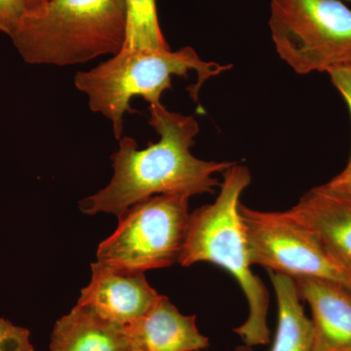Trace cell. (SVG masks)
<instances>
[{"instance_id": "19", "label": "cell", "mask_w": 351, "mask_h": 351, "mask_svg": "<svg viewBox=\"0 0 351 351\" xmlns=\"http://www.w3.org/2000/svg\"><path fill=\"white\" fill-rule=\"evenodd\" d=\"M23 1L27 9V13H32L40 10L48 0H23Z\"/></svg>"}, {"instance_id": "7", "label": "cell", "mask_w": 351, "mask_h": 351, "mask_svg": "<svg viewBox=\"0 0 351 351\" xmlns=\"http://www.w3.org/2000/svg\"><path fill=\"white\" fill-rule=\"evenodd\" d=\"M253 265L295 279L315 277L351 288L346 276L308 228L287 211H261L240 203Z\"/></svg>"}, {"instance_id": "20", "label": "cell", "mask_w": 351, "mask_h": 351, "mask_svg": "<svg viewBox=\"0 0 351 351\" xmlns=\"http://www.w3.org/2000/svg\"><path fill=\"white\" fill-rule=\"evenodd\" d=\"M233 351H253L252 350V348L250 346H246V345H242L237 346V348H235V350Z\"/></svg>"}, {"instance_id": "6", "label": "cell", "mask_w": 351, "mask_h": 351, "mask_svg": "<svg viewBox=\"0 0 351 351\" xmlns=\"http://www.w3.org/2000/svg\"><path fill=\"white\" fill-rule=\"evenodd\" d=\"M189 200L160 195L132 205L119 217L115 232L99 245L97 262L143 274L179 262L191 215Z\"/></svg>"}, {"instance_id": "14", "label": "cell", "mask_w": 351, "mask_h": 351, "mask_svg": "<svg viewBox=\"0 0 351 351\" xmlns=\"http://www.w3.org/2000/svg\"><path fill=\"white\" fill-rule=\"evenodd\" d=\"M126 13V36L123 47L136 50L170 49L164 38L156 0H124Z\"/></svg>"}, {"instance_id": "8", "label": "cell", "mask_w": 351, "mask_h": 351, "mask_svg": "<svg viewBox=\"0 0 351 351\" xmlns=\"http://www.w3.org/2000/svg\"><path fill=\"white\" fill-rule=\"evenodd\" d=\"M289 210L351 278V189L326 182L307 191Z\"/></svg>"}, {"instance_id": "12", "label": "cell", "mask_w": 351, "mask_h": 351, "mask_svg": "<svg viewBox=\"0 0 351 351\" xmlns=\"http://www.w3.org/2000/svg\"><path fill=\"white\" fill-rule=\"evenodd\" d=\"M49 351H129L124 326L76 304L55 323Z\"/></svg>"}, {"instance_id": "17", "label": "cell", "mask_w": 351, "mask_h": 351, "mask_svg": "<svg viewBox=\"0 0 351 351\" xmlns=\"http://www.w3.org/2000/svg\"><path fill=\"white\" fill-rule=\"evenodd\" d=\"M327 73L330 76L332 84L346 101L351 117V64L338 66L328 71Z\"/></svg>"}, {"instance_id": "16", "label": "cell", "mask_w": 351, "mask_h": 351, "mask_svg": "<svg viewBox=\"0 0 351 351\" xmlns=\"http://www.w3.org/2000/svg\"><path fill=\"white\" fill-rule=\"evenodd\" d=\"M27 9L23 0H0V32L12 36L24 19Z\"/></svg>"}, {"instance_id": "22", "label": "cell", "mask_w": 351, "mask_h": 351, "mask_svg": "<svg viewBox=\"0 0 351 351\" xmlns=\"http://www.w3.org/2000/svg\"><path fill=\"white\" fill-rule=\"evenodd\" d=\"M348 351H351V350H348Z\"/></svg>"}, {"instance_id": "13", "label": "cell", "mask_w": 351, "mask_h": 351, "mask_svg": "<svg viewBox=\"0 0 351 351\" xmlns=\"http://www.w3.org/2000/svg\"><path fill=\"white\" fill-rule=\"evenodd\" d=\"M277 301V328L269 351H313L314 332L294 279L269 272Z\"/></svg>"}, {"instance_id": "15", "label": "cell", "mask_w": 351, "mask_h": 351, "mask_svg": "<svg viewBox=\"0 0 351 351\" xmlns=\"http://www.w3.org/2000/svg\"><path fill=\"white\" fill-rule=\"evenodd\" d=\"M0 351H34L29 330L0 317Z\"/></svg>"}, {"instance_id": "21", "label": "cell", "mask_w": 351, "mask_h": 351, "mask_svg": "<svg viewBox=\"0 0 351 351\" xmlns=\"http://www.w3.org/2000/svg\"><path fill=\"white\" fill-rule=\"evenodd\" d=\"M348 1H351V0H348Z\"/></svg>"}, {"instance_id": "4", "label": "cell", "mask_w": 351, "mask_h": 351, "mask_svg": "<svg viewBox=\"0 0 351 351\" xmlns=\"http://www.w3.org/2000/svg\"><path fill=\"white\" fill-rule=\"evenodd\" d=\"M125 36L124 0H48L11 38L25 63L66 66L117 54Z\"/></svg>"}, {"instance_id": "10", "label": "cell", "mask_w": 351, "mask_h": 351, "mask_svg": "<svg viewBox=\"0 0 351 351\" xmlns=\"http://www.w3.org/2000/svg\"><path fill=\"white\" fill-rule=\"evenodd\" d=\"M129 351H202L210 341L201 334L195 315H184L166 295L138 319L124 326Z\"/></svg>"}, {"instance_id": "5", "label": "cell", "mask_w": 351, "mask_h": 351, "mask_svg": "<svg viewBox=\"0 0 351 351\" xmlns=\"http://www.w3.org/2000/svg\"><path fill=\"white\" fill-rule=\"evenodd\" d=\"M269 25L277 54L298 75L351 64V9L339 0H271Z\"/></svg>"}, {"instance_id": "18", "label": "cell", "mask_w": 351, "mask_h": 351, "mask_svg": "<svg viewBox=\"0 0 351 351\" xmlns=\"http://www.w3.org/2000/svg\"><path fill=\"white\" fill-rule=\"evenodd\" d=\"M328 184L337 188L351 189V158L348 160L345 169L335 176L332 180L328 182Z\"/></svg>"}, {"instance_id": "2", "label": "cell", "mask_w": 351, "mask_h": 351, "mask_svg": "<svg viewBox=\"0 0 351 351\" xmlns=\"http://www.w3.org/2000/svg\"><path fill=\"white\" fill-rule=\"evenodd\" d=\"M251 182L250 170L245 165L233 163L223 173L216 200L189 215L178 263L186 267L201 262L214 263L237 281L248 302L249 313L233 332L244 345L253 348L269 345L270 329L269 293L252 270L248 239L239 211L240 197Z\"/></svg>"}, {"instance_id": "1", "label": "cell", "mask_w": 351, "mask_h": 351, "mask_svg": "<svg viewBox=\"0 0 351 351\" xmlns=\"http://www.w3.org/2000/svg\"><path fill=\"white\" fill-rule=\"evenodd\" d=\"M149 124L159 141L138 149L133 138L122 136L112 156L113 176L110 184L94 195L80 201L83 213L112 214L119 218L127 210L154 195L191 196L214 193L223 174L232 162L197 158L191 149L199 133V124L191 115L171 112L162 104L149 105Z\"/></svg>"}, {"instance_id": "3", "label": "cell", "mask_w": 351, "mask_h": 351, "mask_svg": "<svg viewBox=\"0 0 351 351\" xmlns=\"http://www.w3.org/2000/svg\"><path fill=\"white\" fill-rule=\"evenodd\" d=\"M232 68V64L203 61L189 46L176 51L122 48L108 61L78 71L75 85L86 95L92 112L110 120L114 137L119 141L123 136L124 117L133 112L132 99L142 97L149 105L160 104L164 92L172 87L173 76L189 77L193 71L196 82L188 90L197 103L204 83Z\"/></svg>"}, {"instance_id": "9", "label": "cell", "mask_w": 351, "mask_h": 351, "mask_svg": "<svg viewBox=\"0 0 351 351\" xmlns=\"http://www.w3.org/2000/svg\"><path fill=\"white\" fill-rule=\"evenodd\" d=\"M91 281L77 304L106 320L127 326L143 315L158 298L143 272L119 269L101 263L91 265Z\"/></svg>"}, {"instance_id": "11", "label": "cell", "mask_w": 351, "mask_h": 351, "mask_svg": "<svg viewBox=\"0 0 351 351\" xmlns=\"http://www.w3.org/2000/svg\"><path fill=\"white\" fill-rule=\"evenodd\" d=\"M294 281L300 299L311 308L313 351L351 350V288L315 277Z\"/></svg>"}]
</instances>
